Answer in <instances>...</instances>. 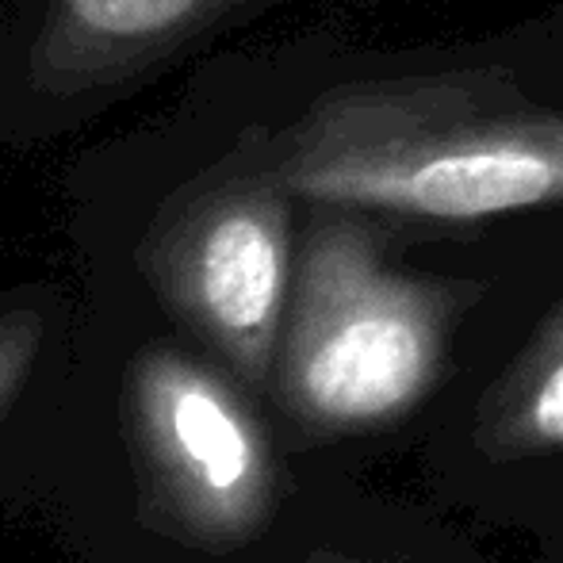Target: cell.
Wrapping results in <instances>:
<instances>
[{
    "instance_id": "1",
    "label": "cell",
    "mask_w": 563,
    "mask_h": 563,
    "mask_svg": "<svg viewBox=\"0 0 563 563\" xmlns=\"http://www.w3.org/2000/svg\"><path fill=\"white\" fill-rule=\"evenodd\" d=\"M265 150L322 211L479 223L563 203V112L483 74L341 85Z\"/></svg>"
},
{
    "instance_id": "6",
    "label": "cell",
    "mask_w": 563,
    "mask_h": 563,
    "mask_svg": "<svg viewBox=\"0 0 563 563\" xmlns=\"http://www.w3.org/2000/svg\"><path fill=\"white\" fill-rule=\"evenodd\" d=\"M475 441L495 460L563 449V303L483 395Z\"/></svg>"
},
{
    "instance_id": "8",
    "label": "cell",
    "mask_w": 563,
    "mask_h": 563,
    "mask_svg": "<svg viewBox=\"0 0 563 563\" xmlns=\"http://www.w3.org/2000/svg\"><path fill=\"white\" fill-rule=\"evenodd\" d=\"M303 563H384V560H356V556H338V552H314Z\"/></svg>"
},
{
    "instance_id": "2",
    "label": "cell",
    "mask_w": 563,
    "mask_h": 563,
    "mask_svg": "<svg viewBox=\"0 0 563 563\" xmlns=\"http://www.w3.org/2000/svg\"><path fill=\"white\" fill-rule=\"evenodd\" d=\"M449 291L391 265L356 211H327L296 257L276 387L296 422L356 433L399 422L445 368Z\"/></svg>"
},
{
    "instance_id": "5",
    "label": "cell",
    "mask_w": 563,
    "mask_h": 563,
    "mask_svg": "<svg viewBox=\"0 0 563 563\" xmlns=\"http://www.w3.org/2000/svg\"><path fill=\"white\" fill-rule=\"evenodd\" d=\"M257 0H46L27 54L43 97H89L154 69Z\"/></svg>"
},
{
    "instance_id": "4",
    "label": "cell",
    "mask_w": 563,
    "mask_h": 563,
    "mask_svg": "<svg viewBox=\"0 0 563 563\" xmlns=\"http://www.w3.org/2000/svg\"><path fill=\"white\" fill-rule=\"evenodd\" d=\"M131 426L162 514L200 544H238L273 506V452L242 395L177 349L131 368Z\"/></svg>"
},
{
    "instance_id": "3",
    "label": "cell",
    "mask_w": 563,
    "mask_h": 563,
    "mask_svg": "<svg viewBox=\"0 0 563 563\" xmlns=\"http://www.w3.org/2000/svg\"><path fill=\"white\" fill-rule=\"evenodd\" d=\"M296 192L253 139L203 188L188 192L146 238V273L173 314L208 338L253 387H265L280 356L296 250Z\"/></svg>"
},
{
    "instance_id": "7",
    "label": "cell",
    "mask_w": 563,
    "mask_h": 563,
    "mask_svg": "<svg viewBox=\"0 0 563 563\" xmlns=\"http://www.w3.org/2000/svg\"><path fill=\"white\" fill-rule=\"evenodd\" d=\"M43 314L38 311H8L0 314V418L15 402L31 376V364L43 345Z\"/></svg>"
}]
</instances>
